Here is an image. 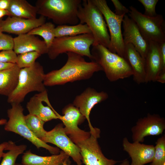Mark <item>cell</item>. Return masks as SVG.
<instances>
[{"label":"cell","mask_w":165,"mask_h":165,"mask_svg":"<svg viewBox=\"0 0 165 165\" xmlns=\"http://www.w3.org/2000/svg\"><path fill=\"white\" fill-rule=\"evenodd\" d=\"M81 0H38L35 4L37 14L61 25L78 24L77 14Z\"/></svg>","instance_id":"cell-2"},{"label":"cell","mask_w":165,"mask_h":165,"mask_svg":"<svg viewBox=\"0 0 165 165\" xmlns=\"http://www.w3.org/2000/svg\"><path fill=\"white\" fill-rule=\"evenodd\" d=\"M46 21V17L42 16L34 19L8 16L5 20H2L0 24L2 32L19 35L28 33L33 29L45 23Z\"/></svg>","instance_id":"cell-17"},{"label":"cell","mask_w":165,"mask_h":165,"mask_svg":"<svg viewBox=\"0 0 165 165\" xmlns=\"http://www.w3.org/2000/svg\"><path fill=\"white\" fill-rule=\"evenodd\" d=\"M122 24L124 30L122 35L125 45L132 44L145 59L149 42L144 39L135 23L128 16H124Z\"/></svg>","instance_id":"cell-15"},{"label":"cell","mask_w":165,"mask_h":165,"mask_svg":"<svg viewBox=\"0 0 165 165\" xmlns=\"http://www.w3.org/2000/svg\"><path fill=\"white\" fill-rule=\"evenodd\" d=\"M102 13L108 27L110 35L108 50L124 58L125 45L121 30L124 16H119L112 11L105 0H92Z\"/></svg>","instance_id":"cell-8"},{"label":"cell","mask_w":165,"mask_h":165,"mask_svg":"<svg viewBox=\"0 0 165 165\" xmlns=\"http://www.w3.org/2000/svg\"><path fill=\"white\" fill-rule=\"evenodd\" d=\"M94 41L92 33L56 37L48 48L47 54L51 60L56 59L62 53L72 52L88 57L91 60L92 56L90 48Z\"/></svg>","instance_id":"cell-6"},{"label":"cell","mask_w":165,"mask_h":165,"mask_svg":"<svg viewBox=\"0 0 165 165\" xmlns=\"http://www.w3.org/2000/svg\"><path fill=\"white\" fill-rule=\"evenodd\" d=\"M7 122L6 119H0V125H5ZM15 144V143L12 141L8 142H4L0 144V161L2 158L5 152L4 150H9L10 148Z\"/></svg>","instance_id":"cell-35"},{"label":"cell","mask_w":165,"mask_h":165,"mask_svg":"<svg viewBox=\"0 0 165 165\" xmlns=\"http://www.w3.org/2000/svg\"><path fill=\"white\" fill-rule=\"evenodd\" d=\"M16 165H24L22 163H17L16 164Z\"/></svg>","instance_id":"cell-43"},{"label":"cell","mask_w":165,"mask_h":165,"mask_svg":"<svg viewBox=\"0 0 165 165\" xmlns=\"http://www.w3.org/2000/svg\"><path fill=\"white\" fill-rule=\"evenodd\" d=\"M63 116L57 112L58 119L61 120L65 126V132L72 140L89 135L90 132H86L79 128L78 125L83 122L85 118L78 108L72 104L66 105L62 111Z\"/></svg>","instance_id":"cell-14"},{"label":"cell","mask_w":165,"mask_h":165,"mask_svg":"<svg viewBox=\"0 0 165 165\" xmlns=\"http://www.w3.org/2000/svg\"><path fill=\"white\" fill-rule=\"evenodd\" d=\"M8 11L11 16L27 19L36 18L37 9L25 0H10Z\"/></svg>","instance_id":"cell-24"},{"label":"cell","mask_w":165,"mask_h":165,"mask_svg":"<svg viewBox=\"0 0 165 165\" xmlns=\"http://www.w3.org/2000/svg\"><path fill=\"white\" fill-rule=\"evenodd\" d=\"M42 141L53 144L71 157L77 165H82V157L80 150L65 132L62 124L56 125L50 131L46 132Z\"/></svg>","instance_id":"cell-12"},{"label":"cell","mask_w":165,"mask_h":165,"mask_svg":"<svg viewBox=\"0 0 165 165\" xmlns=\"http://www.w3.org/2000/svg\"><path fill=\"white\" fill-rule=\"evenodd\" d=\"M17 55L13 50H4L0 51V63L15 64Z\"/></svg>","instance_id":"cell-33"},{"label":"cell","mask_w":165,"mask_h":165,"mask_svg":"<svg viewBox=\"0 0 165 165\" xmlns=\"http://www.w3.org/2000/svg\"><path fill=\"white\" fill-rule=\"evenodd\" d=\"M13 50L16 54L35 51L41 55L47 53L48 48L44 40L35 35L28 33L13 38Z\"/></svg>","instance_id":"cell-19"},{"label":"cell","mask_w":165,"mask_h":165,"mask_svg":"<svg viewBox=\"0 0 165 165\" xmlns=\"http://www.w3.org/2000/svg\"><path fill=\"white\" fill-rule=\"evenodd\" d=\"M119 165H130L129 160L125 159L122 161Z\"/></svg>","instance_id":"cell-41"},{"label":"cell","mask_w":165,"mask_h":165,"mask_svg":"<svg viewBox=\"0 0 165 165\" xmlns=\"http://www.w3.org/2000/svg\"><path fill=\"white\" fill-rule=\"evenodd\" d=\"M129 16L136 24L144 39L161 43L165 42L164 19L161 15L153 17L144 15L134 7H129Z\"/></svg>","instance_id":"cell-9"},{"label":"cell","mask_w":165,"mask_h":165,"mask_svg":"<svg viewBox=\"0 0 165 165\" xmlns=\"http://www.w3.org/2000/svg\"><path fill=\"white\" fill-rule=\"evenodd\" d=\"M153 158L150 165H165V135L158 138L156 142Z\"/></svg>","instance_id":"cell-29"},{"label":"cell","mask_w":165,"mask_h":165,"mask_svg":"<svg viewBox=\"0 0 165 165\" xmlns=\"http://www.w3.org/2000/svg\"><path fill=\"white\" fill-rule=\"evenodd\" d=\"M15 64L11 63H0V71L12 67Z\"/></svg>","instance_id":"cell-39"},{"label":"cell","mask_w":165,"mask_h":165,"mask_svg":"<svg viewBox=\"0 0 165 165\" xmlns=\"http://www.w3.org/2000/svg\"><path fill=\"white\" fill-rule=\"evenodd\" d=\"M12 107L7 110L9 120L5 125L4 129L7 131L17 134L31 142L38 149L44 148L53 155L59 154L60 150L50 146L37 138L27 127L25 120L24 109L20 104H11Z\"/></svg>","instance_id":"cell-7"},{"label":"cell","mask_w":165,"mask_h":165,"mask_svg":"<svg viewBox=\"0 0 165 165\" xmlns=\"http://www.w3.org/2000/svg\"><path fill=\"white\" fill-rule=\"evenodd\" d=\"M156 82L161 83H165V70H162L158 75Z\"/></svg>","instance_id":"cell-38"},{"label":"cell","mask_w":165,"mask_h":165,"mask_svg":"<svg viewBox=\"0 0 165 165\" xmlns=\"http://www.w3.org/2000/svg\"><path fill=\"white\" fill-rule=\"evenodd\" d=\"M69 157L62 150L57 154L41 156L32 153L30 150L24 153L21 163L24 165H72Z\"/></svg>","instance_id":"cell-20"},{"label":"cell","mask_w":165,"mask_h":165,"mask_svg":"<svg viewBox=\"0 0 165 165\" xmlns=\"http://www.w3.org/2000/svg\"><path fill=\"white\" fill-rule=\"evenodd\" d=\"M165 129V119L160 115L148 113L139 119L131 128L133 142L142 143L148 136L162 134Z\"/></svg>","instance_id":"cell-11"},{"label":"cell","mask_w":165,"mask_h":165,"mask_svg":"<svg viewBox=\"0 0 165 165\" xmlns=\"http://www.w3.org/2000/svg\"><path fill=\"white\" fill-rule=\"evenodd\" d=\"M100 134L90 133L87 136L72 141L79 148L82 163L85 165H115L119 162L104 155L97 141Z\"/></svg>","instance_id":"cell-10"},{"label":"cell","mask_w":165,"mask_h":165,"mask_svg":"<svg viewBox=\"0 0 165 165\" xmlns=\"http://www.w3.org/2000/svg\"><path fill=\"white\" fill-rule=\"evenodd\" d=\"M123 150L128 154L131 159L130 165H145L151 163L153 159L155 146L138 142L129 141L127 137L122 141Z\"/></svg>","instance_id":"cell-16"},{"label":"cell","mask_w":165,"mask_h":165,"mask_svg":"<svg viewBox=\"0 0 165 165\" xmlns=\"http://www.w3.org/2000/svg\"><path fill=\"white\" fill-rule=\"evenodd\" d=\"M115 8V13L119 16H123L129 12V10L124 6L118 0H111Z\"/></svg>","instance_id":"cell-34"},{"label":"cell","mask_w":165,"mask_h":165,"mask_svg":"<svg viewBox=\"0 0 165 165\" xmlns=\"http://www.w3.org/2000/svg\"><path fill=\"white\" fill-rule=\"evenodd\" d=\"M13 38L3 33L0 35V50H13Z\"/></svg>","instance_id":"cell-32"},{"label":"cell","mask_w":165,"mask_h":165,"mask_svg":"<svg viewBox=\"0 0 165 165\" xmlns=\"http://www.w3.org/2000/svg\"><path fill=\"white\" fill-rule=\"evenodd\" d=\"M145 61V83L156 82L158 75L161 71L165 70L160 55V43L149 41L148 49Z\"/></svg>","instance_id":"cell-18"},{"label":"cell","mask_w":165,"mask_h":165,"mask_svg":"<svg viewBox=\"0 0 165 165\" xmlns=\"http://www.w3.org/2000/svg\"><path fill=\"white\" fill-rule=\"evenodd\" d=\"M6 16H11L10 14L7 10L0 9V20H2L1 19L2 17Z\"/></svg>","instance_id":"cell-40"},{"label":"cell","mask_w":165,"mask_h":165,"mask_svg":"<svg viewBox=\"0 0 165 165\" xmlns=\"http://www.w3.org/2000/svg\"><path fill=\"white\" fill-rule=\"evenodd\" d=\"M160 50L163 65L165 67V42L160 43Z\"/></svg>","instance_id":"cell-36"},{"label":"cell","mask_w":165,"mask_h":165,"mask_svg":"<svg viewBox=\"0 0 165 165\" xmlns=\"http://www.w3.org/2000/svg\"><path fill=\"white\" fill-rule=\"evenodd\" d=\"M66 53L67 60L62 67L45 74L43 81L45 86L62 85L88 79L95 72L102 71L100 65L94 61L87 62L83 56L75 53Z\"/></svg>","instance_id":"cell-1"},{"label":"cell","mask_w":165,"mask_h":165,"mask_svg":"<svg viewBox=\"0 0 165 165\" xmlns=\"http://www.w3.org/2000/svg\"><path fill=\"white\" fill-rule=\"evenodd\" d=\"M108 97V94L106 92H98L95 89L89 87L77 96L74 99L72 104L78 108L87 120L90 133H96L100 130L98 128L93 127L91 123L90 118L91 111L95 105L105 101Z\"/></svg>","instance_id":"cell-13"},{"label":"cell","mask_w":165,"mask_h":165,"mask_svg":"<svg viewBox=\"0 0 165 165\" xmlns=\"http://www.w3.org/2000/svg\"><path fill=\"white\" fill-rule=\"evenodd\" d=\"M42 102L39 93L31 97L26 105L29 114L37 116L45 122L53 119H58L56 113V112L53 108L45 106Z\"/></svg>","instance_id":"cell-22"},{"label":"cell","mask_w":165,"mask_h":165,"mask_svg":"<svg viewBox=\"0 0 165 165\" xmlns=\"http://www.w3.org/2000/svg\"><path fill=\"white\" fill-rule=\"evenodd\" d=\"M41 55L35 51L18 54L16 64L20 69L30 67L34 64L36 60Z\"/></svg>","instance_id":"cell-30"},{"label":"cell","mask_w":165,"mask_h":165,"mask_svg":"<svg viewBox=\"0 0 165 165\" xmlns=\"http://www.w3.org/2000/svg\"><path fill=\"white\" fill-rule=\"evenodd\" d=\"M45 75L43 66L38 62L30 67L20 69L17 85L8 97L7 102L11 104H20L29 93L46 90L43 83Z\"/></svg>","instance_id":"cell-5"},{"label":"cell","mask_w":165,"mask_h":165,"mask_svg":"<svg viewBox=\"0 0 165 165\" xmlns=\"http://www.w3.org/2000/svg\"><path fill=\"white\" fill-rule=\"evenodd\" d=\"M10 2V0H0V9L7 10Z\"/></svg>","instance_id":"cell-37"},{"label":"cell","mask_w":165,"mask_h":165,"mask_svg":"<svg viewBox=\"0 0 165 165\" xmlns=\"http://www.w3.org/2000/svg\"><path fill=\"white\" fill-rule=\"evenodd\" d=\"M20 68L15 64L0 71V94L8 97L15 90L18 83Z\"/></svg>","instance_id":"cell-23"},{"label":"cell","mask_w":165,"mask_h":165,"mask_svg":"<svg viewBox=\"0 0 165 165\" xmlns=\"http://www.w3.org/2000/svg\"><path fill=\"white\" fill-rule=\"evenodd\" d=\"M2 20H0V35L2 33V28L1 27V24H0V21Z\"/></svg>","instance_id":"cell-42"},{"label":"cell","mask_w":165,"mask_h":165,"mask_svg":"<svg viewBox=\"0 0 165 165\" xmlns=\"http://www.w3.org/2000/svg\"><path fill=\"white\" fill-rule=\"evenodd\" d=\"M82 2L77 14L79 23L86 24L90 29L94 39L92 46L100 45L108 49L110 37L103 15L92 0Z\"/></svg>","instance_id":"cell-4"},{"label":"cell","mask_w":165,"mask_h":165,"mask_svg":"<svg viewBox=\"0 0 165 165\" xmlns=\"http://www.w3.org/2000/svg\"><path fill=\"white\" fill-rule=\"evenodd\" d=\"M26 148L27 146L25 145H17L15 143L9 151L4 153L0 165H16L17 157L23 153Z\"/></svg>","instance_id":"cell-28"},{"label":"cell","mask_w":165,"mask_h":165,"mask_svg":"<svg viewBox=\"0 0 165 165\" xmlns=\"http://www.w3.org/2000/svg\"><path fill=\"white\" fill-rule=\"evenodd\" d=\"M90 52L91 61L100 65L109 81L115 82L133 75L132 70L126 59L106 47L100 45L92 46Z\"/></svg>","instance_id":"cell-3"},{"label":"cell","mask_w":165,"mask_h":165,"mask_svg":"<svg viewBox=\"0 0 165 165\" xmlns=\"http://www.w3.org/2000/svg\"><path fill=\"white\" fill-rule=\"evenodd\" d=\"M125 58L133 72V79L140 84L145 83V59L131 44L125 45Z\"/></svg>","instance_id":"cell-21"},{"label":"cell","mask_w":165,"mask_h":165,"mask_svg":"<svg viewBox=\"0 0 165 165\" xmlns=\"http://www.w3.org/2000/svg\"><path fill=\"white\" fill-rule=\"evenodd\" d=\"M24 119L29 129L37 138L41 140L47 132L43 127L45 122L37 116L30 114L25 116Z\"/></svg>","instance_id":"cell-27"},{"label":"cell","mask_w":165,"mask_h":165,"mask_svg":"<svg viewBox=\"0 0 165 165\" xmlns=\"http://www.w3.org/2000/svg\"><path fill=\"white\" fill-rule=\"evenodd\" d=\"M92 33L86 24H78L75 25H58L54 29L55 37L73 36L80 35Z\"/></svg>","instance_id":"cell-25"},{"label":"cell","mask_w":165,"mask_h":165,"mask_svg":"<svg viewBox=\"0 0 165 165\" xmlns=\"http://www.w3.org/2000/svg\"><path fill=\"white\" fill-rule=\"evenodd\" d=\"M54 24L51 22L45 23L31 31L28 34L41 36L44 39L48 49L55 38Z\"/></svg>","instance_id":"cell-26"},{"label":"cell","mask_w":165,"mask_h":165,"mask_svg":"<svg viewBox=\"0 0 165 165\" xmlns=\"http://www.w3.org/2000/svg\"><path fill=\"white\" fill-rule=\"evenodd\" d=\"M138 1L145 8L144 15L150 17L155 16L157 15L155 9L158 0H138Z\"/></svg>","instance_id":"cell-31"}]
</instances>
